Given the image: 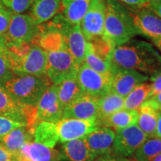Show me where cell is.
Wrapping results in <instances>:
<instances>
[{
    "label": "cell",
    "mask_w": 161,
    "mask_h": 161,
    "mask_svg": "<svg viewBox=\"0 0 161 161\" xmlns=\"http://www.w3.org/2000/svg\"><path fill=\"white\" fill-rule=\"evenodd\" d=\"M84 138L92 152L98 157L111 154L115 132L108 127H98Z\"/></svg>",
    "instance_id": "cell-18"
},
{
    "label": "cell",
    "mask_w": 161,
    "mask_h": 161,
    "mask_svg": "<svg viewBox=\"0 0 161 161\" xmlns=\"http://www.w3.org/2000/svg\"><path fill=\"white\" fill-rule=\"evenodd\" d=\"M147 138L148 136L136 125L116 129L111 154L123 158L131 157Z\"/></svg>",
    "instance_id": "cell-9"
},
{
    "label": "cell",
    "mask_w": 161,
    "mask_h": 161,
    "mask_svg": "<svg viewBox=\"0 0 161 161\" xmlns=\"http://www.w3.org/2000/svg\"><path fill=\"white\" fill-rule=\"evenodd\" d=\"M46 75L52 83L59 84L64 80L76 78L79 66L67 49L47 52Z\"/></svg>",
    "instance_id": "cell-6"
},
{
    "label": "cell",
    "mask_w": 161,
    "mask_h": 161,
    "mask_svg": "<svg viewBox=\"0 0 161 161\" xmlns=\"http://www.w3.org/2000/svg\"><path fill=\"white\" fill-rule=\"evenodd\" d=\"M61 0H34L31 15L36 23L41 25L52 19L60 9Z\"/></svg>",
    "instance_id": "cell-21"
},
{
    "label": "cell",
    "mask_w": 161,
    "mask_h": 161,
    "mask_svg": "<svg viewBox=\"0 0 161 161\" xmlns=\"http://www.w3.org/2000/svg\"><path fill=\"white\" fill-rule=\"evenodd\" d=\"M140 35L131 12L118 0H106V17L102 35L113 48L125 44Z\"/></svg>",
    "instance_id": "cell-2"
},
{
    "label": "cell",
    "mask_w": 161,
    "mask_h": 161,
    "mask_svg": "<svg viewBox=\"0 0 161 161\" xmlns=\"http://www.w3.org/2000/svg\"><path fill=\"white\" fill-rule=\"evenodd\" d=\"M147 8L148 9H150L151 11H152L161 19V2H158V3H150L149 5L147 6Z\"/></svg>",
    "instance_id": "cell-40"
},
{
    "label": "cell",
    "mask_w": 161,
    "mask_h": 161,
    "mask_svg": "<svg viewBox=\"0 0 161 161\" xmlns=\"http://www.w3.org/2000/svg\"><path fill=\"white\" fill-rule=\"evenodd\" d=\"M138 127L149 137L155 136L159 111L149 99L141 104L138 110Z\"/></svg>",
    "instance_id": "cell-20"
},
{
    "label": "cell",
    "mask_w": 161,
    "mask_h": 161,
    "mask_svg": "<svg viewBox=\"0 0 161 161\" xmlns=\"http://www.w3.org/2000/svg\"><path fill=\"white\" fill-rule=\"evenodd\" d=\"M110 92L125 98L139 84L146 82L148 76L130 69L110 68Z\"/></svg>",
    "instance_id": "cell-12"
},
{
    "label": "cell",
    "mask_w": 161,
    "mask_h": 161,
    "mask_svg": "<svg viewBox=\"0 0 161 161\" xmlns=\"http://www.w3.org/2000/svg\"><path fill=\"white\" fill-rule=\"evenodd\" d=\"M34 131L28 126H22L6 134L0 138V144L11 154H15L23 145L32 141Z\"/></svg>",
    "instance_id": "cell-19"
},
{
    "label": "cell",
    "mask_w": 161,
    "mask_h": 161,
    "mask_svg": "<svg viewBox=\"0 0 161 161\" xmlns=\"http://www.w3.org/2000/svg\"><path fill=\"white\" fill-rule=\"evenodd\" d=\"M22 126L26 125L21 123V122H17V121L0 116V138L5 135L6 134H8L11 130Z\"/></svg>",
    "instance_id": "cell-34"
},
{
    "label": "cell",
    "mask_w": 161,
    "mask_h": 161,
    "mask_svg": "<svg viewBox=\"0 0 161 161\" xmlns=\"http://www.w3.org/2000/svg\"><path fill=\"white\" fill-rule=\"evenodd\" d=\"M105 17L106 0H92L80 23L86 41L91 42L103 35Z\"/></svg>",
    "instance_id": "cell-11"
},
{
    "label": "cell",
    "mask_w": 161,
    "mask_h": 161,
    "mask_svg": "<svg viewBox=\"0 0 161 161\" xmlns=\"http://www.w3.org/2000/svg\"><path fill=\"white\" fill-rule=\"evenodd\" d=\"M94 71L101 74H110V63L104 60L94 49L91 42L86 43L84 61Z\"/></svg>",
    "instance_id": "cell-30"
},
{
    "label": "cell",
    "mask_w": 161,
    "mask_h": 161,
    "mask_svg": "<svg viewBox=\"0 0 161 161\" xmlns=\"http://www.w3.org/2000/svg\"><path fill=\"white\" fill-rule=\"evenodd\" d=\"M84 94L76 78H71L58 84V96L61 108H64L78 96Z\"/></svg>",
    "instance_id": "cell-27"
},
{
    "label": "cell",
    "mask_w": 161,
    "mask_h": 161,
    "mask_svg": "<svg viewBox=\"0 0 161 161\" xmlns=\"http://www.w3.org/2000/svg\"><path fill=\"white\" fill-rule=\"evenodd\" d=\"M40 33V25L28 14H13L8 31L3 36L6 48L35 43Z\"/></svg>",
    "instance_id": "cell-5"
},
{
    "label": "cell",
    "mask_w": 161,
    "mask_h": 161,
    "mask_svg": "<svg viewBox=\"0 0 161 161\" xmlns=\"http://www.w3.org/2000/svg\"><path fill=\"white\" fill-rule=\"evenodd\" d=\"M47 75H14L4 86L17 102L37 107L42 96L52 85Z\"/></svg>",
    "instance_id": "cell-4"
},
{
    "label": "cell",
    "mask_w": 161,
    "mask_h": 161,
    "mask_svg": "<svg viewBox=\"0 0 161 161\" xmlns=\"http://www.w3.org/2000/svg\"><path fill=\"white\" fill-rule=\"evenodd\" d=\"M152 96L151 84L144 82L136 86L125 98L123 109L137 110L141 104Z\"/></svg>",
    "instance_id": "cell-28"
},
{
    "label": "cell",
    "mask_w": 161,
    "mask_h": 161,
    "mask_svg": "<svg viewBox=\"0 0 161 161\" xmlns=\"http://www.w3.org/2000/svg\"><path fill=\"white\" fill-rule=\"evenodd\" d=\"M64 154L70 161H92L97 158L84 137L64 142Z\"/></svg>",
    "instance_id": "cell-22"
},
{
    "label": "cell",
    "mask_w": 161,
    "mask_h": 161,
    "mask_svg": "<svg viewBox=\"0 0 161 161\" xmlns=\"http://www.w3.org/2000/svg\"><path fill=\"white\" fill-rule=\"evenodd\" d=\"M14 75H46L47 52L37 43H27L7 49Z\"/></svg>",
    "instance_id": "cell-3"
},
{
    "label": "cell",
    "mask_w": 161,
    "mask_h": 161,
    "mask_svg": "<svg viewBox=\"0 0 161 161\" xmlns=\"http://www.w3.org/2000/svg\"><path fill=\"white\" fill-rule=\"evenodd\" d=\"M34 140L37 143L54 148L59 141L57 123L50 122H39L34 131Z\"/></svg>",
    "instance_id": "cell-26"
},
{
    "label": "cell",
    "mask_w": 161,
    "mask_h": 161,
    "mask_svg": "<svg viewBox=\"0 0 161 161\" xmlns=\"http://www.w3.org/2000/svg\"><path fill=\"white\" fill-rule=\"evenodd\" d=\"M125 98L114 92L108 93L98 98V124L105 119L114 113L123 109Z\"/></svg>",
    "instance_id": "cell-24"
},
{
    "label": "cell",
    "mask_w": 161,
    "mask_h": 161,
    "mask_svg": "<svg viewBox=\"0 0 161 161\" xmlns=\"http://www.w3.org/2000/svg\"><path fill=\"white\" fill-rule=\"evenodd\" d=\"M3 5V4H2V1L0 0V5Z\"/></svg>",
    "instance_id": "cell-46"
},
{
    "label": "cell",
    "mask_w": 161,
    "mask_h": 161,
    "mask_svg": "<svg viewBox=\"0 0 161 161\" xmlns=\"http://www.w3.org/2000/svg\"><path fill=\"white\" fill-rule=\"evenodd\" d=\"M13 14L11 11L2 5H0V37H3L8 31L11 16Z\"/></svg>",
    "instance_id": "cell-33"
},
{
    "label": "cell",
    "mask_w": 161,
    "mask_h": 161,
    "mask_svg": "<svg viewBox=\"0 0 161 161\" xmlns=\"http://www.w3.org/2000/svg\"><path fill=\"white\" fill-rule=\"evenodd\" d=\"M151 80H152L151 85H152V96H154V94L161 91V73L152 76L151 78Z\"/></svg>",
    "instance_id": "cell-36"
},
{
    "label": "cell",
    "mask_w": 161,
    "mask_h": 161,
    "mask_svg": "<svg viewBox=\"0 0 161 161\" xmlns=\"http://www.w3.org/2000/svg\"><path fill=\"white\" fill-rule=\"evenodd\" d=\"M92 0H61L62 16L71 25H80Z\"/></svg>",
    "instance_id": "cell-23"
},
{
    "label": "cell",
    "mask_w": 161,
    "mask_h": 161,
    "mask_svg": "<svg viewBox=\"0 0 161 161\" xmlns=\"http://www.w3.org/2000/svg\"><path fill=\"white\" fill-rule=\"evenodd\" d=\"M151 161H161V154H158V156L155 157L153 160H152Z\"/></svg>",
    "instance_id": "cell-44"
},
{
    "label": "cell",
    "mask_w": 161,
    "mask_h": 161,
    "mask_svg": "<svg viewBox=\"0 0 161 161\" xmlns=\"http://www.w3.org/2000/svg\"><path fill=\"white\" fill-rule=\"evenodd\" d=\"M56 23L64 35L66 47L78 66L84 61L86 41L80 25H71L63 16L56 18Z\"/></svg>",
    "instance_id": "cell-10"
},
{
    "label": "cell",
    "mask_w": 161,
    "mask_h": 161,
    "mask_svg": "<svg viewBox=\"0 0 161 161\" xmlns=\"http://www.w3.org/2000/svg\"><path fill=\"white\" fill-rule=\"evenodd\" d=\"M126 5L137 8H146L149 5L150 0H118Z\"/></svg>",
    "instance_id": "cell-37"
},
{
    "label": "cell",
    "mask_w": 161,
    "mask_h": 161,
    "mask_svg": "<svg viewBox=\"0 0 161 161\" xmlns=\"http://www.w3.org/2000/svg\"><path fill=\"white\" fill-rule=\"evenodd\" d=\"M92 161H135L128 158H123L115 155L114 154H108L104 155L98 156L96 158Z\"/></svg>",
    "instance_id": "cell-35"
},
{
    "label": "cell",
    "mask_w": 161,
    "mask_h": 161,
    "mask_svg": "<svg viewBox=\"0 0 161 161\" xmlns=\"http://www.w3.org/2000/svg\"><path fill=\"white\" fill-rule=\"evenodd\" d=\"M148 99L155 106L158 111H161V91L154 94V96H152Z\"/></svg>",
    "instance_id": "cell-39"
},
{
    "label": "cell",
    "mask_w": 161,
    "mask_h": 161,
    "mask_svg": "<svg viewBox=\"0 0 161 161\" xmlns=\"http://www.w3.org/2000/svg\"><path fill=\"white\" fill-rule=\"evenodd\" d=\"M161 2V0H150V3H158Z\"/></svg>",
    "instance_id": "cell-45"
},
{
    "label": "cell",
    "mask_w": 161,
    "mask_h": 161,
    "mask_svg": "<svg viewBox=\"0 0 161 161\" xmlns=\"http://www.w3.org/2000/svg\"><path fill=\"white\" fill-rule=\"evenodd\" d=\"M138 114V110L122 109L114 113L112 115L99 122L98 126L103 125L116 129L128 128L137 124Z\"/></svg>",
    "instance_id": "cell-25"
},
{
    "label": "cell",
    "mask_w": 161,
    "mask_h": 161,
    "mask_svg": "<svg viewBox=\"0 0 161 161\" xmlns=\"http://www.w3.org/2000/svg\"><path fill=\"white\" fill-rule=\"evenodd\" d=\"M155 136L161 138V111H159L158 113V122H157L155 130Z\"/></svg>",
    "instance_id": "cell-41"
},
{
    "label": "cell",
    "mask_w": 161,
    "mask_h": 161,
    "mask_svg": "<svg viewBox=\"0 0 161 161\" xmlns=\"http://www.w3.org/2000/svg\"><path fill=\"white\" fill-rule=\"evenodd\" d=\"M5 49H7L5 40H4L3 37H0V51H2V50H5Z\"/></svg>",
    "instance_id": "cell-43"
},
{
    "label": "cell",
    "mask_w": 161,
    "mask_h": 161,
    "mask_svg": "<svg viewBox=\"0 0 161 161\" xmlns=\"http://www.w3.org/2000/svg\"><path fill=\"white\" fill-rule=\"evenodd\" d=\"M84 93L100 98L110 92L111 74H101L92 69L84 62L79 66L76 76Z\"/></svg>",
    "instance_id": "cell-8"
},
{
    "label": "cell",
    "mask_w": 161,
    "mask_h": 161,
    "mask_svg": "<svg viewBox=\"0 0 161 161\" xmlns=\"http://www.w3.org/2000/svg\"><path fill=\"white\" fill-rule=\"evenodd\" d=\"M63 108L58 96V84H52L42 96L37 105V121L58 123L61 120Z\"/></svg>",
    "instance_id": "cell-13"
},
{
    "label": "cell",
    "mask_w": 161,
    "mask_h": 161,
    "mask_svg": "<svg viewBox=\"0 0 161 161\" xmlns=\"http://www.w3.org/2000/svg\"><path fill=\"white\" fill-rule=\"evenodd\" d=\"M14 72L7 49L0 51V84L3 85L13 77Z\"/></svg>",
    "instance_id": "cell-31"
},
{
    "label": "cell",
    "mask_w": 161,
    "mask_h": 161,
    "mask_svg": "<svg viewBox=\"0 0 161 161\" xmlns=\"http://www.w3.org/2000/svg\"><path fill=\"white\" fill-rule=\"evenodd\" d=\"M4 7L13 14H23L29 10L34 0H1Z\"/></svg>",
    "instance_id": "cell-32"
},
{
    "label": "cell",
    "mask_w": 161,
    "mask_h": 161,
    "mask_svg": "<svg viewBox=\"0 0 161 161\" xmlns=\"http://www.w3.org/2000/svg\"><path fill=\"white\" fill-rule=\"evenodd\" d=\"M60 142L82 138L98 128L97 120H84L78 119H62L57 123Z\"/></svg>",
    "instance_id": "cell-15"
},
{
    "label": "cell",
    "mask_w": 161,
    "mask_h": 161,
    "mask_svg": "<svg viewBox=\"0 0 161 161\" xmlns=\"http://www.w3.org/2000/svg\"><path fill=\"white\" fill-rule=\"evenodd\" d=\"M14 155L16 161H60L66 159L64 153L35 141L26 142Z\"/></svg>",
    "instance_id": "cell-16"
},
{
    "label": "cell",
    "mask_w": 161,
    "mask_h": 161,
    "mask_svg": "<svg viewBox=\"0 0 161 161\" xmlns=\"http://www.w3.org/2000/svg\"><path fill=\"white\" fill-rule=\"evenodd\" d=\"M152 41L161 53V37H158V38H156V39H153Z\"/></svg>",
    "instance_id": "cell-42"
},
{
    "label": "cell",
    "mask_w": 161,
    "mask_h": 161,
    "mask_svg": "<svg viewBox=\"0 0 161 161\" xmlns=\"http://www.w3.org/2000/svg\"><path fill=\"white\" fill-rule=\"evenodd\" d=\"M98 98L85 93L82 94L64 108L62 119L96 120L98 117Z\"/></svg>",
    "instance_id": "cell-14"
},
{
    "label": "cell",
    "mask_w": 161,
    "mask_h": 161,
    "mask_svg": "<svg viewBox=\"0 0 161 161\" xmlns=\"http://www.w3.org/2000/svg\"><path fill=\"white\" fill-rule=\"evenodd\" d=\"M0 116L21 122L35 130L37 121V107L17 102L5 86L0 84Z\"/></svg>",
    "instance_id": "cell-7"
},
{
    "label": "cell",
    "mask_w": 161,
    "mask_h": 161,
    "mask_svg": "<svg viewBox=\"0 0 161 161\" xmlns=\"http://www.w3.org/2000/svg\"><path fill=\"white\" fill-rule=\"evenodd\" d=\"M131 14L140 35L152 40L161 37V19L152 11L147 7L140 8Z\"/></svg>",
    "instance_id": "cell-17"
},
{
    "label": "cell",
    "mask_w": 161,
    "mask_h": 161,
    "mask_svg": "<svg viewBox=\"0 0 161 161\" xmlns=\"http://www.w3.org/2000/svg\"><path fill=\"white\" fill-rule=\"evenodd\" d=\"M110 68L134 69L152 77L161 73V56L150 43L130 40L112 50Z\"/></svg>",
    "instance_id": "cell-1"
},
{
    "label": "cell",
    "mask_w": 161,
    "mask_h": 161,
    "mask_svg": "<svg viewBox=\"0 0 161 161\" xmlns=\"http://www.w3.org/2000/svg\"><path fill=\"white\" fill-rule=\"evenodd\" d=\"M161 154V138L157 136L147 140L136 150L134 155L135 161H151Z\"/></svg>",
    "instance_id": "cell-29"
},
{
    "label": "cell",
    "mask_w": 161,
    "mask_h": 161,
    "mask_svg": "<svg viewBox=\"0 0 161 161\" xmlns=\"http://www.w3.org/2000/svg\"><path fill=\"white\" fill-rule=\"evenodd\" d=\"M0 161H16L15 157L0 144Z\"/></svg>",
    "instance_id": "cell-38"
}]
</instances>
